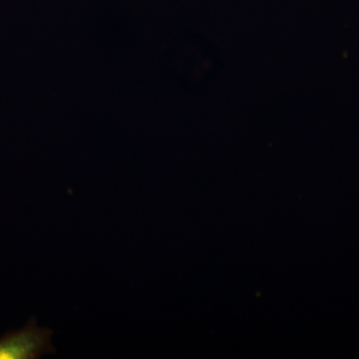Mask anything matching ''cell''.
Here are the masks:
<instances>
[{
    "label": "cell",
    "mask_w": 359,
    "mask_h": 359,
    "mask_svg": "<svg viewBox=\"0 0 359 359\" xmlns=\"http://www.w3.org/2000/svg\"><path fill=\"white\" fill-rule=\"evenodd\" d=\"M52 334L49 328L39 327L32 316L25 327L0 337V359H39L46 354H55Z\"/></svg>",
    "instance_id": "6da1fadb"
}]
</instances>
